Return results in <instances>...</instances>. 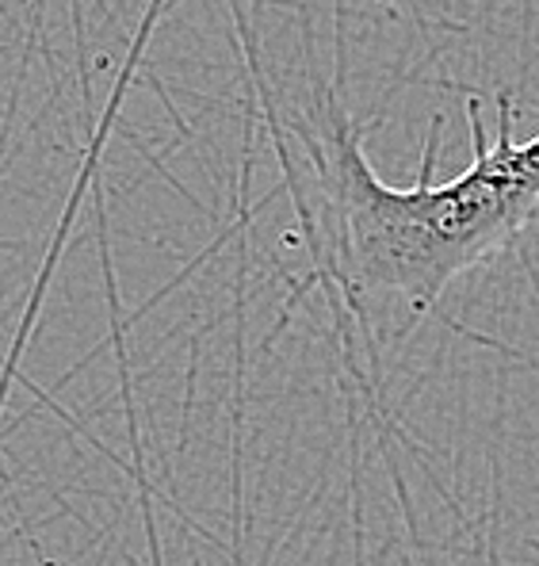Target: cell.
<instances>
[{
	"mask_svg": "<svg viewBox=\"0 0 539 566\" xmlns=\"http://www.w3.org/2000/svg\"><path fill=\"white\" fill-rule=\"evenodd\" d=\"M475 161L447 185L433 180V138L421 157V180L391 188L376 177L360 135L337 107H321L306 130V149L321 180L337 272L360 291L402 295L413 311L512 241L539 211V135L512 138V99L501 96V130L490 146L467 104Z\"/></svg>",
	"mask_w": 539,
	"mask_h": 566,
	"instance_id": "6da1fadb",
	"label": "cell"
}]
</instances>
